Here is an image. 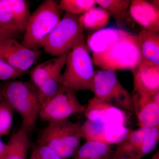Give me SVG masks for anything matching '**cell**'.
Returning <instances> with one entry per match:
<instances>
[{"instance_id": "1", "label": "cell", "mask_w": 159, "mask_h": 159, "mask_svg": "<svg viewBox=\"0 0 159 159\" xmlns=\"http://www.w3.org/2000/svg\"><path fill=\"white\" fill-rule=\"evenodd\" d=\"M87 46L93 64L102 70L133 71L142 61L137 34L109 27L89 35Z\"/></svg>"}, {"instance_id": "2", "label": "cell", "mask_w": 159, "mask_h": 159, "mask_svg": "<svg viewBox=\"0 0 159 159\" xmlns=\"http://www.w3.org/2000/svg\"><path fill=\"white\" fill-rule=\"evenodd\" d=\"M0 93L14 111L19 113L21 126L29 134L34 130L42 103L37 89L31 82L13 80L0 85Z\"/></svg>"}, {"instance_id": "3", "label": "cell", "mask_w": 159, "mask_h": 159, "mask_svg": "<svg viewBox=\"0 0 159 159\" xmlns=\"http://www.w3.org/2000/svg\"><path fill=\"white\" fill-rule=\"evenodd\" d=\"M65 68L59 83L74 92H92L95 71L93 60L84 40L80 42L68 54Z\"/></svg>"}, {"instance_id": "4", "label": "cell", "mask_w": 159, "mask_h": 159, "mask_svg": "<svg viewBox=\"0 0 159 159\" xmlns=\"http://www.w3.org/2000/svg\"><path fill=\"white\" fill-rule=\"evenodd\" d=\"M81 125L69 119L48 122L40 134L38 144L51 148L63 159H68L79 147Z\"/></svg>"}, {"instance_id": "5", "label": "cell", "mask_w": 159, "mask_h": 159, "mask_svg": "<svg viewBox=\"0 0 159 159\" xmlns=\"http://www.w3.org/2000/svg\"><path fill=\"white\" fill-rule=\"evenodd\" d=\"M58 4L45 0L31 15L21 44L34 51H39L44 40L60 20Z\"/></svg>"}, {"instance_id": "6", "label": "cell", "mask_w": 159, "mask_h": 159, "mask_svg": "<svg viewBox=\"0 0 159 159\" xmlns=\"http://www.w3.org/2000/svg\"><path fill=\"white\" fill-rule=\"evenodd\" d=\"M79 15L66 13L42 44L47 54L55 57L68 54L77 44L84 40Z\"/></svg>"}, {"instance_id": "7", "label": "cell", "mask_w": 159, "mask_h": 159, "mask_svg": "<svg viewBox=\"0 0 159 159\" xmlns=\"http://www.w3.org/2000/svg\"><path fill=\"white\" fill-rule=\"evenodd\" d=\"M92 92L94 97L102 102L134 113L131 94L121 84L114 71H95Z\"/></svg>"}, {"instance_id": "8", "label": "cell", "mask_w": 159, "mask_h": 159, "mask_svg": "<svg viewBox=\"0 0 159 159\" xmlns=\"http://www.w3.org/2000/svg\"><path fill=\"white\" fill-rule=\"evenodd\" d=\"M86 105L81 104L75 92L61 84L57 92L42 105L39 118L50 122L69 119L74 115L84 113Z\"/></svg>"}, {"instance_id": "9", "label": "cell", "mask_w": 159, "mask_h": 159, "mask_svg": "<svg viewBox=\"0 0 159 159\" xmlns=\"http://www.w3.org/2000/svg\"><path fill=\"white\" fill-rule=\"evenodd\" d=\"M159 126L130 129L125 139L116 145L114 155L134 159H142L158 145Z\"/></svg>"}, {"instance_id": "10", "label": "cell", "mask_w": 159, "mask_h": 159, "mask_svg": "<svg viewBox=\"0 0 159 159\" xmlns=\"http://www.w3.org/2000/svg\"><path fill=\"white\" fill-rule=\"evenodd\" d=\"M67 55L49 59L29 71L31 82L37 89L42 105L59 89L60 77Z\"/></svg>"}, {"instance_id": "11", "label": "cell", "mask_w": 159, "mask_h": 159, "mask_svg": "<svg viewBox=\"0 0 159 159\" xmlns=\"http://www.w3.org/2000/svg\"><path fill=\"white\" fill-rule=\"evenodd\" d=\"M130 129L119 123L87 120L81 125V136L85 142L96 141L116 145L125 139Z\"/></svg>"}, {"instance_id": "12", "label": "cell", "mask_w": 159, "mask_h": 159, "mask_svg": "<svg viewBox=\"0 0 159 159\" xmlns=\"http://www.w3.org/2000/svg\"><path fill=\"white\" fill-rule=\"evenodd\" d=\"M40 51H34L25 47L14 38L0 41V58L12 68L28 72L40 55Z\"/></svg>"}, {"instance_id": "13", "label": "cell", "mask_w": 159, "mask_h": 159, "mask_svg": "<svg viewBox=\"0 0 159 159\" xmlns=\"http://www.w3.org/2000/svg\"><path fill=\"white\" fill-rule=\"evenodd\" d=\"M25 0H0V25L16 33H24L31 16Z\"/></svg>"}, {"instance_id": "14", "label": "cell", "mask_w": 159, "mask_h": 159, "mask_svg": "<svg viewBox=\"0 0 159 159\" xmlns=\"http://www.w3.org/2000/svg\"><path fill=\"white\" fill-rule=\"evenodd\" d=\"M132 72L134 93L150 97L159 93V66L142 61Z\"/></svg>"}, {"instance_id": "15", "label": "cell", "mask_w": 159, "mask_h": 159, "mask_svg": "<svg viewBox=\"0 0 159 159\" xmlns=\"http://www.w3.org/2000/svg\"><path fill=\"white\" fill-rule=\"evenodd\" d=\"M84 113L87 120L125 125L128 119L124 110L102 102L94 97L89 99Z\"/></svg>"}, {"instance_id": "16", "label": "cell", "mask_w": 159, "mask_h": 159, "mask_svg": "<svg viewBox=\"0 0 159 159\" xmlns=\"http://www.w3.org/2000/svg\"><path fill=\"white\" fill-rule=\"evenodd\" d=\"M134 112L136 115L140 127L159 126V104L152 96L133 93L131 94Z\"/></svg>"}, {"instance_id": "17", "label": "cell", "mask_w": 159, "mask_h": 159, "mask_svg": "<svg viewBox=\"0 0 159 159\" xmlns=\"http://www.w3.org/2000/svg\"><path fill=\"white\" fill-rule=\"evenodd\" d=\"M129 9L131 17L143 28L159 32V8L148 1L133 0Z\"/></svg>"}, {"instance_id": "18", "label": "cell", "mask_w": 159, "mask_h": 159, "mask_svg": "<svg viewBox=\"0 0 159 159\" xmlns=\"http://www.w3.org/2000/svg\"><path fill=\"white\" fill-rule=\"evenodd\" d=\"M137 36L142 61L159 66V32L142 28Z\"/></svg>"}, {"instance_id": "19", "label": "cell", "mask_w": 159, "mask_h": 159, "mask_svg": "<svg viewBox=\"0 0 159 159\" xmlns=\"http://www.w3.org/2000/svg\"><path fill=\"white\" fill-rule=\"evenodd\" d=\"M110 144L96 141H87L79 147L72 159H109L114 151Z\"/></svg>"}, {"instance_id": "20", "label": "cell", "mask_w": 159, "mask_h": 159, "mask_svg": "<svg viewBox=\"0 0 159 159\" xmlns=\"http://www.w3.org/2000/svg\"><path fill=\"white\" fill-rule=\"evenodd\" d=\"M29 133L22 126L11 136L5 159H27L30 147Z\"/></svg>"}, {"instance_id": "21", "label": "cell", "mask_w": 159, "mask_h": 159, "mask_svg": "<svg viewBox=\"0 0 159 159\" xmlns=\"http://www.w3.org/2000/svg\"><path fill=\"white\" fill-rule=\"evenodd\" d=\"M110 15L100 7H94L79 16V21L83 31L94 32L106 28Z\"/></svg>"}, {"instance_id": "22", "label": "cell", "mask_w": 159, "mask_h": 159, "mask_svg": "<svg viewBox=\"0 0 159 159\" xmlns=\"http://www.w3.org/2000/svg\"><path fill=\"white\" fill-rule=\"evenodd\" d=\"M99 7L105 9L113 18L118 26L124 24L125 15L129 8L131 1L129 0H96Z\"/></svg>"}, {"instance_id": "23", "label": "cell", "mask_w": 159, "mask_h": 159, "mask_svg": "<svg viewBox=\"0 0 159 159\" xmlns=\"http://www.w3.org/2000/svg\"><path fill=\"white\" fill-rule=\"evenodd\" d=\"M96 4L95 0H61L58 6L60 10L66 13L79 15L95 7Z\"/></svg>"}, {"instance_id": "24", "label": "cell", "mask_w": 159, "mask_h": 159, "mask_svg": "<svg viewBox=\"0 0 159 159\" xmlns=\"http://www.w3.org/2000/svg\"><path fill=\"white\" fill-rule=\"evenodd\" d=\"M14 110L5 99L0 102V137L7 135L12 127Z\"/></svg>"}, {"instance_id": "25", "label": "cell", "mask_w": 159, "mask_h": 159, "mask_svg": "<svg viewBox=\"0 0 159 159\" xmlns=\"http://www.w3.org/2000/svg\"><path fill=\"white\" fill-rule=\"evenodd\" d=\"M29 73L21 72L12 68L0 58V80L4 81L16 80Z\"/></svg>"}, {"instance_id": "26", "label": "cell", "mask_w": 159, "mask_h": 159, "mask_svg": "<svg viewBox=\"0 0 159 159\" xmlns=\"http://www.w3.org/2000/svg\"><path fill=\"white\" fill-rule=\"evenodd\" d=\"M36 148L42 159H63L54 150L47 146L38 145Z\"/></svg>"}, {"instance_id": "27", "label": "cell", "mask_w": 159, "mask_h": 159, "mask_svg": "<svg viewBox=\"0 0 159 159\" xmlns=\"http://www.w3.org/2000/svg\"><path fill=\"white\" fill-rule=\"evenodd\" d=\"M18 34V33L7 30L0 25V41L7 39H15Z\"/></svg>"}, {"instance_id": "28", "label": "cell", "mask_w": 159, "mask_h": 159, "mask_svg": "<svg viewBox=\"0 0 159 159\" xmlns=\"http://www.w3.org/2000/svg\"><path fill=\"white\" fill-rule=\"evenodd\" d=\"M7 152V144L4 143L0 137V159H5Z\"/></svg>"}, {"instance_id": "29", "label": "cell", "mask_w": 159, "mask_h": 159, "mask_svg": "<svg viewBox=\"0 0 159 159\" xmlns=\"http://www.w3.org/2000/svg\"><path fill=\"white\" fill-rule=\"evenodd\" d=\"M30 159H42L39 153L37 148H35L32 152Z\"/></svg>"}, {"instance_id": "30", "label": "cell", "mask_w": 159, "mask_h": 159, "mask_svg": "<svg viewBox=\"0 0 159 159\" xmlns=\"http://www.w3.org/2000/svg\"><path fill=\"white\" fill-rule=\"evenodd\" d=\"M109 159H134L133 158H131L126 157H119L113 155Z\"/></svg>"}, {"instance_id": "31", "label": "cell", "mask_w": 159, "mask_h": 159, "mask_svg": "<svg viewBox=\"0 0 159 159\" xmlns=\"http://www.w3.org/2000/svg\"><path fill=\"white\" fill-rule=\"evenodd\" d=\"M150 159H159V151H158L154 154Z\"/></svg>"}, {"instance_id": "32", "label": "cell", "mask_w": 159, "mask_h": 159, "mask_svg": "<svg viewBox=\"0 0 159 159\" xmlns=\"http://www.w3.org/2000/svg\"><path fill=\"white\" fill-rule=\"evenodd\" d=\"M3 99V97H2V95H1V93H0V102L2 101V99Z\"/></svg>"}]
</instances>
